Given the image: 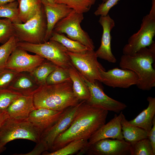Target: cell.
I'll return each instance as SVG.
<instances>
[{
	"instance_id": "1",
	"label": "cell",
	"mask_w": 155,
	"mask_h": 155,
	"mask_svg": "<svg viewBox=\"0 0 155 155\" xmlns=\"http://www.w3.org/2000/svg\"><path fill=\"white\" fill-rule=\"evenodd\" d=\"M108 111L82 101L71 125L55 139L50 150L53 152L76 140H88L106 123Z\"/></svg>"
},
{
	"instance_id": "2",
	"label": "cell",
	"mask_w": 155,
	"mask_h": 155,
	"mask_svg": "<svg viewBox=\"0 0 155 155\" xmlns=\"http://www.w3.org/2000/svg\"><path fill=\"white\" fill-rule=\"evenodd\" d=\"M33 97L36 109L57 111L76 106L80 102L73 93L71 81L41 86L34 94Z\"/></svg>"
},
{
	"instance_id": "3",
	"label": "cell",
	"mask_w": 155,
	"mask_h": 155,
	"mask_svg": "<svg viewBox=\"0 0 155 155\" xmlns=\"http://www.w3.org/2000/svg\"><path fill=\"white\" fill-rule=\"evenodd\" d=\"M140 49L132 55L123 54L119 65L121 68L134 72L138 78L137 87L143 90H149L155 87V70L152 64L155 60V43Z\"/></svg>"
},
{
	"instance_id": "4",
	"label": "cell",
	"mask_w": 155,
	"mask_h": 155,
	"mask_svg": "<svg viewBox=\"0 0 155 155\" xmlns=\"http://www.w3.org/2000/svg\"><path fill=\"white\" fill-rule=\"evenodd\" d=\"M18 47L48 60L58 66L68 69L72 64L67 49L60 42L49 40L43 43L34 44L19 42Z\"/></svg>"
},
{
	"instance_id": "5",
	"label": "cell",
	"mask_w": 155,
	"mask_h": 155,
	"mask_svg": "<svg viewBox=\"0 0 155 155\" xmlns=\"http://www.w3.org/2000/svg\"><path fill=\"white\" fill-rule=\"evenodd\" d=\"M41 134L28 119L18 120L9 117L0 129V144L5 146L17 139L28 140L37 143Z\"/></svg>"
},
{
	"instance_id": "6",
	"label": "cell",
	"mask_w": 155,
	"mask_h": 155,
	"mask_svg": "<svg viewBox=\"0 0 155 155\" xmlns=\"http://www.w3.org/2000/svg\"><path fill=\"white\" fill-rule=\"evenodd\" d=\"M13 25L15 35L20 41L34 44L46 42L47 21L43 6L36 15L29 20L24 23Z\"/></svg>"
},
{
	"instance_id": "7",
	"label": "cell",
	"mask_w": 155,
	"mask_h": 155,
	"mask_svg": "<svg viewBox=\"0 0 155 155\" xmlns=\"http://www.w3.org/2000/svg\"><path fill=\"white\" fill-rule=\"evenodd\" d=\"M84 19L83 13L77 12L73 9L68 15L55 24L53 32L65 34L68 38L79 41L89 49L94 50L95 46L92 39L81 27L80 23Z\"/></svg>"
},
{
	"instance_id": "8",
	"label": "cell",
	"mask_w": 155,
	"mask_h": 155,
	"mask_svg": "<svg viewBox=\"0 0 155 155\" xmlns=\"http://www.w3.org/2000/svg\"><path fill=\"white\" fill-rule=\"evenodd\" d=\"M155 35V10L151 9L144 16L140 28L129 38L123 49V54L132 55L142 48L149 46L154 41Z\"/></svg>"
},
{
	"instance_id": "9",
	"label": "cell",
	"mask_w": 155,
	"mask_h": 155,
	"mask_svg": "<svg viewBox=\"0 0 155 155\" xmlns=\"http://www.w3.org/2000/svg\"><path fill=\"white\" fill-rule=\"evenodd\" d=\"M71 63L80 75L89 82H100L98 69L105 70L97 60L94 50H88L83 53H76L67 51Z\"/></svg>"
},
{
	"instance_id": "10",
	"label": "cell",
	"mask_w": 155,
	"mask_h": 155,
	"mask_svg": "<svg viewBox=\"0 0 155 155\" xmlns=\"http://www.w3.org/2000/svg\"><path fill=\"white\" fill-rule=\"evenodd\" d=\"M89 155H131V146L124 139H105L90 145L82 152Z\"/></svg>"
},
{
	"instance_id": "11",
	"label": "cell",
	"mask_w": 155,
	"mask_h": 155,
	"mask_svg": "<svg viewBox=\"0 0 155 155\" xmlns=\"http://www.w3.org/2000/svg\"><path fill=\"white\" fill-rule=\"evenodd\" d=\"M82 101L76 106L65 109L56 122L42 134L39 142L44 146L46 150H50L56 138L70 126Z\"/></svg>"
},
{
	"instance_id": "12",
	"label": "cell",
	"mask_w": 155,
	"mask_h": 155,
	"mask_svg": "<svg viewBox=\"0 0 155 155\" xmlns=\"http://www.w3.org/2000/svg\"><path fill=\"white\" fill-rule=\"evenodd\" d=\"M98 71L100 82L113 88H128L138 81L136 74L129 69L115 68L106 71L99 68Z\"/></svg>"
},
{
	"instance_id": "13",
	"label": "cell",
	"mask_w": 155,
	"mask_h": 155,
	"mask_svg": "<svg viewBox=\"0 0 155 155\" xmlns=\"http://www.w3.org/2000/svg\"><path fill=\"white\" fill-rule=\"evenodd\" d=\"M46 60L35 54H29L27 51L17 47L9 56L5 68L17 73L30 72Z\"/></svg>"
},
{
	"instance_id": "14",
	"label": "cell",
	"mask_w": 155,
	"mask_h": 155,
	"mask_svg": "<svg viewBox=\"0 0 155 155\" xmlns=\"http://www.w3.org/2000/svg\"><path fill=\"white\" fill-rule=\"evenodd\" d=\"M82 77L90 92V98L86 101L88 104L117 113H119L127 108V105L124 103L107 95L96 82H90Z\"/></svg>"
},
{
	"instance_id": "15",
	"label": "cell",
	"mask_w": 155,
	"mask_h": 155,
	"mask_svg": "<svg viewBox=\"0 0 155 155\" xmlns=\"http://www.w3.org/2000/svg\"><path fill=\"white\" fill-rule=\"evenodd\" d=\"M98 22L102 26L103 32L101 44L95 51L96 54L98 58L115 63L117 59L111 51V30L115 26V22L108 14L105 16H100Z\"/></svg>"
},
{
	"instance_id": "16",
	"label": "cell",
	"mask_w": 155,
	"mask_h": 155,
	"mask_svg": "<svg viewBox=\"0 0 155 155\" xmlns=\"http://www.w3.org/2000/svg\"><path fill=\"white\" fill-rule=\"evenodd\" d=\"M122 111L119 115L116 114L114 117L107 123H105L93 134L88 140L86 149L90 145L101 140L112 138L122 140L123 137L122 132L121 121Z\"/></svg>"
},
{
	"instance_id": "17",
	"label": "cell",
	"mask_w": 155,
	"mask_h": 155,
	"mask_svg": "<svg viewBox=\"0 0 155 155\" xmlns=\"http://www.w3.org/2000/svg\"><path fill=\"white\" fill-rule=\"evenodd\" d=\"M46 16L47 30L45 41L50 38L54 26L60 20L68 15L73 9L66 5L61 3H52L46 0H41Z\"/></svg>"
},
{
	"instance_id": "18",
	"label": "cell",
	"mask_w": 155,
	"mask_h": 155,
	"mask_svg": "<svg viewBox=\"0 0 155 155\" xmlns=\"http://www.w3.org/2000/svg\"><path fill=\"white\" fill-rule=\"evenodd\" d=\"M65 110L57 111L44 108L35 109L30 113L28 120L42 134L56 122Z\"/></svg>"
},
{
	"instance_id": "19",
	"label": "cell",
	"mask_w": 155,
	"mask_h": 155,
	"mask_svg": "<svg viewBox=\"0 0 155 155\" xmlns=\"http://www.w3.org/2000/svg\"><path fill=\"white\" fill-rule=\"evenodd\" d=\"M35 109L33 95H22L15 100L6 111L10 118L25 120L28 119L30 113Z\"/></svg>"
},
{
	"instance_id": "20",
	"label": "cell",
	"mask_w": 155,
	"mask_h": 155,
	"mask_svg": "<svg viewBox=\"0 0 155 155\" xmlns=\"http://www.w3.org/2000/svg\"><path fill=\"white\" fill-rule=\"evenodd\" d=\"M28 72L18 73L9 88L24 96L33 95L39 87Z\"/></svg>"
},
{
	"instance_id": "21",
	"label": "cell",
	"mask_w": 155,
	"mask_h": 155,
	"mask_svg": "<svg viewBox=\"0 0 155 155\" xmlns=\"http://www.w3.org/2000/svg\"><path fill=\"white\" fill-rule=\"evenodd\" d=\"M147 100L148 102L147 107L129 122L148 132L152 126L153 120L155 117V98L148 96Z\"/></svg>"
},
{
	"instance_id": "22",
	"label": "cell",
	"mask_w": 155,
	"mask_h": 155,
	"mask_svg": "<svg viewBox=\"0 0 155 155\" xmlns=\"http://www.w3.org/2000/svg\"><path fill=\"white\" fill-rule=\"evenodd\" d=\"M121 124L123 139L131 145L140 140L147 138L148 132L129 123L123 114Z\"/></svg>"
},
{
	"instance_id": "23",
	"label": "cell",
	"mask_w": 155,
	"mask_h": 155,
	"mask_svg": "<svg viewBox=\"0 0 155 155\" xmlns=\"http://www.w3.org/2000/svg\"><path fill=\"white\" fill-rule=\"evenodd\" d=\"M73 93L80 101H87L90 97L89 89L83 77L73 65L68 69Z\"/></svg>"
},
{
	"instance_id": "24",
	"label": "cell",
	"mask_w": 155,
	"mask_h": 155,
	"mask_svg": "<svg viewBox=\"0 0 155 155\" xmlns=\"http://www.w3.org/2000/svg\"><path fill=\"white\" fill-rule=\"evenodd\" d=\"M18 1L19 18L24 23L35 16L42 6L41 0H20Z\"/></svg>"
},
{
	"instance_id": "25",
	"label": "cell",
	"mask_w": 155,
	"mask_h": 155,
	"mask_svg": "<svg viewBox=\"0 0 155 155\" xmlns=\"http://www.w3.org/2000/svg\"><path fill=\"white\" fill-rule=\"evenodd\" d=\"M57 67L51 61L46 59L29 73L37 84L40 86L46 84L47 77Z\"/></svg>"
},
{
	"instance_id": "26",
	"label": "cell",
	"mask_w": 155,
	"mask_h": 155,
	"mask_svg": "<svg viewBox=\"0 0 155 155\" xmlns=\"http://www.w3.org/2000/svg\"><path fill=\"white\" fill-rule=\"evenodd\" d=\"M49 40L60 42L67 49L68 51L72 52L83 53L89 50L79 41L71 39L63 34L53 32Z\"/></svg>"
},
{
	"instance_id": "27",
	"label": "cell",
	"mask_w": 155,
	"mask_h": 155,
	"mask_svg": "<svg viewBox=\"0 0 155 155\" xmlns=\"http://www.w3.org/2000/svg\"><path fill=\"white\" fill-rule=\"evenodd\" d=\"M88 140L84 139H78L73 140L63 147L57 150L48 152H43L44 155H72L84 149L87 147Z\"/></svg>"
},
{
	"instance_id": "28",
	"label": "cell",
	"mask_w": 155,
	"mask_h": 155,
	"mask_svg": "<svg viewBox=\"0 0 155 155\" xmlns=\"http://www.w3.org/2000/svg\"><path fill=\"white\" fill-rule=\"evenodd\" d=\"M18 7V1L0 5V18H8L13 24L22 23L19 16Z\"/></svg>"
},
{
	"instance_id": "29",
	"label": "cell",
	"mask_w": 155,
	"mask_h": 155,
	"mask_svg": "<svg viewBox=\"0 0 155 155\" xmlns=\"http://www.w3.org/2000/svg\"><path fill=\"white\" fill-rule=\"evenodd\" d=\"M19 42L18 38L14 35L0 46V70L5 68L9 56L18 47Z\"/></svg>"
},
{
	"instance_id": "30",
	"label": "cell",
	"mask_w": 155,
	"mask_h": 155,
	"mask_svg": "<svg viewBox=\"0 0 155 155\" xmlns=\"http://www.w3.org/2000/svg\"><path fill=\"white\" fill-rule=\"evenodd\" d=\"M55 3L64 4L79 13L88 11L96 0H55Z\"/></svg>"
},
{
	"instance_id": "31",
	"label": "cell",
	"mask_w": 155,
	"mask_h": 155,
	"mask_svg": "<svg viewBox=\"0 0 155 155\" xmlns=\"http://www.w3.org/2000/svg\"><path fill=\"white\" fill-rule=\"evenodd\" d=\"M23 95L9 88L0 90V112H5L9 106L16 99Z\"/></svg>"
},
{
	"instance_id": "32",
	"label": "cell",
	"mask_w": 155,
	"mask_h": 155,
	"mask_svg": "<svg viewBox=\"0 0 155 155\" xmlns=\"http://www.w3.org/2000/svg\"><path fill=\"white\" fill-rule=\"evenodd\" d=\"M66 81H71L68 69L58 66L47 77L46 84H55Z\"/></svg>"
},
{
	"instance_id": "33",
	"label": "cell",
	"mask_w": 155,
	"mask_h": 155,
	"mask_svg": "<svg viewBox=\"0 0 155 155\" xmlns=\"http://www.w3.org/2000/svg\"><path fill=\"white\" fill-rule=\"evenodd\" d=\"M131 146V155H155L150 142L147 138L140 140Z\"/></svg>"
},
{
	"instance_id": "34",
	"label": "cell",
	"mask_w": 155,
	"mask_h": 155,
	"mask_svg": "<svg viewBox=\"0 0 155 155\" xmlns=\"http://www.w3.org/2000/svg\"><path fill=\"white\" fill-rule=\"evenodd\" d=\"M13 24L9 19H0V43L4 44L15 35Z\"/></svg>"
},
{
	"instance_id": "35",
	"label": "cell",
	"mask_w": 155,
	"mask_h": 155,
	"mask_svg": "<svg viewBox=\"0 0 155 155\" xmlns=\"http://www.w3.org/2000/svg\"><path fill=\"white\" fill-rule=\"evenodd\" d=\"M18 73L7 68L0 70V90L9 88Z\"/></svg>"
},
{
	"instance_id": "36",
	"label": "cell",
	"mask_w": 155,
	"mask_h": 155,
	"mask_svg": "<svg viewBox=\"0 0 155 155\" xmlns=\"http://www.w3.org/2000/svg\"><path fill=\"white\" fill-rule=\"evenodd\" d=\"M120 0H107L105 2L100 4L94 13L96 16H107L110 9L118 3Z\"/></svg>"
},
{
	"instance_id": "37",
	"label": "cell",
	"mask_w": 155,
	"mask_h": 155,
	"mask_svg": "<svg viewBox=\"0 0 155 155\" xmlns=\"http://www.w3.org/2000/svg\"><path fill=\"white\" fill-rule=\"evenodd\" d=\"M147 138L150 141L153 151L155 153V117L153 120L152 126L148 131Z\"/></svg>"
},
{
	"instance_id": "38",
	"label": "cell",
	"mask_w": 155,
	"mask_h": 155,
	"mask_svg": "<svg viewBox=\"0 0 155 155\" xmlns=\"http://www.w3.org/2000/svg\"><path fill=\"white\" fill-rule=\"evenodd\" d=\"M9 118V116L5 112H0V129Z\"/></svg>"
},
{
	"instance_id": "39",
	"label": "cell",
	"mask_w": 155,
	"mask_h": 155,
	"mask_svg": "<svg viewBox=\"0 0 155 155\" xmlns=\"http://www.w3.org/2000/svg\"><path fill=\"white\" fill-rule=\"evenodd\" d=\"M20 0H0V5Z\"/></svg>"
},
{
	"instance_id": "40",
	"label": "cell",
	"mask_w": 155,
	"mask_h": 155,
	"mask_svg": "<svg viewBox=\"0 0 155 155\" xmlns=\"http://www.w3.org/2000/svg\"><path fill=\"white\" fill-rule=\"evenodd\" d=\"M6 149L5 146H3L0 144V154L3 152Z\"/></svg>"
},
{
	"instance_id": "41",
	"label": "cell",
	"mask_w": 155,
	"mask_h": 155,
	"mask_svg": "<svg viewBox=\"0 0 155 155\" xmlns=\"http://www.w3.org/2000/svg\"><path fill=\"white\" fill-rule=\"evenodd\" d=\"M48 1L49 2L52 3H55V0H46Z\"/></svg>"
},
{
	"instance_id": "42",
	"label": "cell",
	"mask_w": 155,
	"mask_h": 155,
	"mask_svg": "<svg viewBox=\"0 0 155 155\" xmlns=\"http://www.w3.org/2000/svg\"><path fill=\"white\" fill-rule=\"evenodd\" d=\"M103 1V2H105L107 0H102Z\"/></svg>"
}]
</instances>
